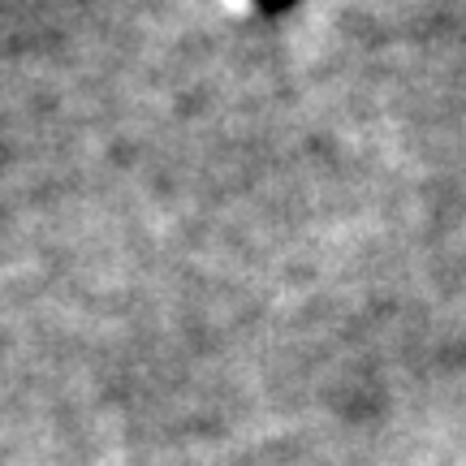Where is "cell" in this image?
Returning a JSON list of instances; mask_svg holds the SVG:
<instances>
[{
    "label": "cell",
    "instance_id": "1",
    "mask_svg": "<svg viewBox=\"0 0 466 466\" xmlns=\"http://www.w3.org/2000/svg\"><path fill=\"white\" fill-rule=\"evenodd\" d=\"M255 5H259V9H264V14H285V9H289V5H294V0H255Z\"/></svg>",
    "mask_w": 466,
    "mask_h": 466
}]
</instances>
